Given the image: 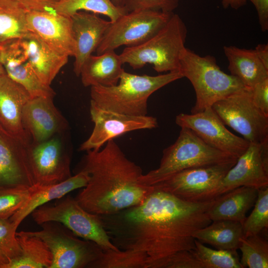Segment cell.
<instances>
[{"label":"cell","instance_id":"8fae6325","mask_svg":"<svg viewBox=\"0 0 268 268\" xmlns=\"http://www.w3.org/2000/svg\"><path fill=\"white\" fill-rule=\"evenodd\" d=\"M236 162L184 170L150 186L186 201H210L214 199L220 182Z\"/></svg>","mask_w":268,"mask_h":268},{"label":"cell","instance_id":"1f68e13d","mask_svg":"<svg viewBox=\"0 0 268 268\" xmlns=\"http://www.w3.org/2000/svg\"><path fill=\"white\" fill-rule=\"evenodd\" d=\"M147 256L132 249L123 251L103 250L92 264L93 268H146Z\"/></svg>","mask_w":268,"mask_h":268},{"label":"cell","instance_id":"ab89813d","mask_svg":"<svg viewBox=\"0 0 268 268\" xmlns=\"http://www.w3.org/2000/svg\"><path fill=\"white\" fill-rule=\"evenodd\" d=\"M27 11H53L58 0H16Z\"/></svg>","mask_w":268,"mask_h":268},{"label":"cell","instance_id":"4dcf8cb0","mask_svg":"<svg viewBox=\"0 0 268 268\" xmlns=\"http://www.w3.org/2000/svg\"><path fill=\"white\" fill-rule=\"evenodd\" d=\"M195 247L190 251L203 268H243L237 250H214L195 239Z\"/></svg>","mask_w":268,"mask_h":268},{"label":"cell","instance_id":"ac0fdd59","mask_svg":"<svg viewBox=\"0 0 268 268\" xmlns=\"http://www.w3.org/2000/svg\"><path fill=\"white\" fill-rule=\"evenodd\" d=\"M31 98L23 86L6 73L0 76V128L26 146L31 139L24 128L22 116Z\"/></svg>","mask_w":268,"mask_h":268},{"label":"cell","instance_id":"7a4b0ae2","mask_svg":"<svg viewBox=\"0 0 268 268\" xmlns=\"http://www.w3.org/2000/svg\"><path fill=\"white\" fill-rule=\"evenodd\" d=\"M80 170L88 182L75 198L87 211L99 216L116 214L141 203L153 190L141 184V168L128 159L114 139L87 151Z\"/></svg>","mask_w":268,"mask_h":268},{"label":"cell","instance_id":"83f0119b","mask_svg":"<svg viewBox=\"0 0 268 268\" xmlns=\"http://www.w3.org/2000/svg\"><path fill=\"white\" fill-rule=\"evenodd\" d=\"M16 236L20 253L6 268H51L52 255L42 240L24 231L16 232Z\"/></svg>","mask_w":268,"mask_h":268},{"label":"cell","instance_id":"7c38bea8","mask_svg":"<svg viewBox=\"0 0 268 268\" xmlns=\"http://www.w3.org/2000/svg\"><path fill=\"white\" fill-rule=\"evenodd\" d=\"M61 134L41 142H31L26 147L34 185L59 183L72 176L70 154L60 136Z\"/></svg>","mask_w":268,"mask_h":268},{"label":"cell","instance_id":"e575fe53","mask_svg":"<svg viewBox=\"0 0 268 268\" xmlns=\"http://www.w3.org/2000/svg\"><path fill=\"white\" fill-rule=\"evenodd\" d=\"M17 229L9 219H0V268H6L20 253Z\"/></svg>","mask_w":268,"mask_h":268},{"label":"cell","instance_id":"9a60e30c","mask_svg":"<svg viewBox=\"0 0 268 268\" xmlns=\"http://www.w3.org/2000/svg\"><path fill=\"white\" fill-rule=\"evenodd\" d=\"M242 186L257 190L268 187V141L249 143L220 182L214 199Z\"/></svg>","mask_w":268,"mask_h":268},{"label":"cell","instance_id":"2e32d148","mask_svg":"<svg viewBox=\"0 0 268 268\" xmlns=\"http://www.w3.org/2000/svg\"><path fill=\"white\" fill-rule=\"evenodd\" d=\"M28 30L57 53L73 57L75 43L70 17L53 11H27Z\"/></svg>","mask_w":268,"mask_h":268},{"label":"cell","instance_id":"8992f818","mask_svg":"<svg viewBox=\"0 0 268 268\" xmlns=\"http://www.w3.org/2000/svg\"><path fill=\"white\" fill-rule=\"evenodd\" d=\"M179 71L188 78L195 91L196 100L191 113L203 111L245 87L236 77L223 72L210 55L201 56L185 47L179 60Z\"/></svg>","mask_w":268,"mask_h":268},{"label":"cell","instance_id":"e0dca14e","mask_svg":"<svg viewBox=\"0 0 268 268\" xmlns=\"http://www.w3.org/2000/svg\"><path fill=\"white\" fill-rule=\"evenodd\" d=\"M54 98H31L25 105L22 120L31 142L39 143L66 131L68 123L56 107Z\"/></svg>","mask_w":268,"mask_h":268},{"label":"cell","instance_id":"ffe728a7","mask_svg":"<svg viewBox=\"0 0 268 268\" xmlns=\"http://www.w3.org/2000/svg\"><path fill=\"white\" fill-rule=\"evenodd\" d=\"M26 147L0 128V188L34 185Z\"/></svg>","mask_w":268,"mask_h":268},{"label":"cell","instance_id":"9c48e42d","mask_svg":"<svg viewBox=\"0 0 268 268\" xmlns=\"http://www.w3.org/2000/svg\"><path fill=\"white\" fill-rule=\"evenodd\" d=\"M225 125L249 143L268 141V117L253 102L251 88L244 87L211 107Z\"/></svg>","mask_w":268,"mask_h":268},{"label":"cell","instance_id":"30bf717a","mask_svg":"<svg viewBox=\"0 0 268 268\" xmlns=\"http://www.w3.org/2000/svg\"><path fill=\"white\" fill-rule=\"evenodd\" d=\"M173 12L153 10H134L112 22L96 50L97 55L122 46L139 45L155 35Z\"/></svg>","mask_w":268,"mask_h":268},{"label":"cell","instance_id":"cb8c5ba5","mask_svg":"<svg viewBox=\"0 0 268 268\" xmlns=\"http://www.w3.org/2000/svg\"><path fill=\"white\" fill-rule=\"evenodd\" d=\"M258 190L245 186L239 187L214 199L208 215L212 221L229 220L243 224L247 211L254 206Z\"/></svg>","mask_w":268,"mask_h":268},{"label":"cell","instance_id":"4316f807","mask_svg":"<svg viewBox=\"0 0 268 268\" xmlns=\"http://www.w3.org/2000/svg\"><path fill=\"white\" fill-rule=\"evenodd\" d=\"M193 237L216 249L237 250L240 239L243 237L242 224L229 220L212 221L208 225L196 231Z\"/></svg>","mask_w":268,"mask_h":268},{"label":"cell","instance_id":"d4e9b609","mask_svg":"<svg viewBox=\"0 0 268 268\" xmlns=\"http://www.w3.org/2000/svg\"><path fill=\"white\" fill-rule=\"evenodd\" d=\"M119 55L108 51L97 55H91L84 62L80 72L85 87L116 85L124 70Z\"/></svg>","mask_w":268,"mask_h":268},{"label":"cell","instance_id":"bcb514c9","mask_svg":"<svg viewBox=\"0 0 268 268\" xmlns=\"http://www.w3.org/2000/svg\"></svg>","mask_w":268,"mask_h":268},{"label":"cell","instance_id":"74e56055","mask_svg":"<svg viewBox=\"0 0 268 268\" xmlns=\"http://www.w3.org/2000/svg\"><path fill=\"white\" fill-rule=\"evenodd\" d=\"M178 0H125L124 6L128 12L153 10L173 12L178 6Z\"/></svg>","mask_w":268,"mask_h":268},{"label":"cell","instance_id":"60d3db41","mask_svg":"<svg viewBox=\"0 0 268 268\" xmlns=\"http://www.w3.org/2000/svg\"><path fill=\"white\" fill-rule=\"evenodd\" d=\"M250 1L257 12L259 23L262 31L268 30V0H246Z\"/></svg>","mask_w":268,"mask_h":268},{"label":"cell","instance_id":"b9f144b4","mask_svg":"<svg viewBox=\"0 0 268 268\" xmlns=\"http://www.w3.org/2000/svg\"><path fill=\"white\" fill-rule=\"evenodd\" d=\"M255 50L261 62L268 68V45L267 44H258Z\"/></svg>","mask_w":268,"mask_h":268},{"label":"cell","instance_id":"4fadbf2b","mask_svg":"<svg viewBox=\"0 0 268 268\" xmlns=\"http://www.w3.org/2000/svg\"><path fill=\"white\" fill-rule=\"evenodd\" d=\"M175 122L181 128L193 131L210 146L237 159L250 143L229 131L212 107L194 114H179Z\"/></svg>","mask_w":268,"mask_h":268},{"label":"cell","instance_id":"ba28073f","mask_svg":"<svg viewBox=\"0 0 268 268\" xmlns=\"http://www.w3.org/2000/svg\"><path fill=\"white\" fill-rule=\"evenodd\" d=\"M40 225L39 231L26 232L47 245L52 255L51 268H91L103 250L93 242L78 238L58 222L47 221Z\"/></svg>","mask_w":268,"mask_h":268},{"label":"cell","instance_id":"3957f363","mask_svg":"<svg viewBox=\"0 0 268 268\" xmlns=\"http://www.w3.org/2000/svg\"><path fill=\"white\" fill-rule=\"evenodd\" d=\"M183 78L179 71L150 76L123 71L118 83L111 86L90 87V103L98 107L131 116H145L150 96L164 86Z\"/></svg>","mask_w":268,"mask_h":268},{"label":"cell","instance_id":"7bdbcfd3","mask_svg":"<svg viewBox=\"0 0 268 268\" xmlns=\"http://www.w3.org/2000/svg\"><path fill=\"white\" fill-rule=\"evenodd\" d=\"M246 2V0H221L222 5L224 8L231 7L238 9L244 6Z\"/></svg>","mask_w":268,"mask_h":268},{"label":"cell","instance_id":"603a6c76","mask_svg":"<svg viewBox=\"0 0 268 268\" xmlns=\"http://www.w3.org/2000/svg\"><path fill=\"white\" fill-rule=\"evenodd\" d=\"M89 179L88 174L79 170L62 182L48 185H33L29 187L30 195L23 206L10 218L18 228L23 220L38 207L54 200H58L77 189L84 188Z\"/></svg>","mask_w":268,"mask_h":268},{"label":"cell","instance_id":"52a82bcc","mask_svg":"<svg viewBox=\"0 0 268 268\" xmlns=\"http://www.w3.org/2000/svg\"><path fill=\"white\" fill-rule=\"evenodd\" d=\"M38 224L62 223L79 238L95 243L103 250H120L112 242L101 217L84 209L75 198L66 195L54 204H45L31 214Z\"/></svg>","mask_w":268,"mask_h":268},{"label":"cell","instance_id":"836d02e7","mask_svg":"<svg viewBox=\"0 0 268 268\" xmlns=\"http://www.w3.org/2000/svg\"><path fill=\"white\" fill-rule=\"evenodd\" d=\"M254 208L242 224L243 236L259 234L268 228V187L258 190Z\"/></svg>","mask_w":268,"mask_h":268},{"label":"cell","instance_id":"f1b7e54d","mask_svg":"<svg viewBox=\"0 0 268 268\" xmlns=\"http://www.w3.org/2000/svg\"><path fill=\"white\" fill-rule=\"evenodd\" d=\"M27 11L16 0H0V45L27 34Z\"/></svg>","mask_w":268,"mask_h":268},{"label":"cell","instance_id":"44dd1931","mask_svg":"<svg viewBox=\"0 0 268 268\" xmlns=\"http://www.w3.org/2000/svg\"><path fill=\"white\" fill-rule=\"evenodd\" d=\"M18 40L0 45V63L5 73L23 86L31 98H54V90L51 86L43 83L37 76L19 45Z\"/></svg>","mask_w":268,"mask_h":268},{"label":"cell","instance_id":"d590c367","mask_svg":"<svg viewBox=\"0 0 268 268\" xmlns=\"http://www.w3.org/2000/svg\"><path fill=\"white\" fill-rule=\"evenodd\" d=\"M29 187L0 188V219H9L23 206L30 195Z\"/></svg>","mask_w":268,"mask_h":268},{"label":"cell","instance_id":"7402d4cb","mask_svg":"<svg viewBox=\"0 0 268 268\" xmlns=\"http://www.w3.org/2000/svg\"><path fill=\"white\" fill-rule=\"evenodd\" d=\"M18 42L37 76L43 83L50 86L67 63L68 57L57 53L30 32L19 39Z\"/></svg>","mask_w":268,"mask_h":268},{"label":"cell","instance_id":"f546056e","mask_svg":"<svg viewBox=\"0 0 268 268\" xmlns=\"http://www.w3.org/2000/svg\"><path fill=\"white\" fill-rule=\"evenodd\" d=\"M54 10L68 17L81 11L102 14L112 22L128 12L125 7L116 6L111 0H58Z\"/></svg>","mask_w":268,"mask_h":268},{"label":"cell","instance_id":"f35d334b","mask_svg":"<svg viewBox=\"0 0 268 268\" xmlns=\"http://www.w3.org/2000/svg\"><path fill=\"white\" fill-rule=\"evenodd\" d=\"M251 90L253 103L268 117V78L256 84Z\"/></svg>","mask_w":268,"mask_h":268},{"label":"cell","instance_id":"5bb4252c","mask_svg":"<svg viewBox=\"0 0 268 268\" xmlns=\"http://www.w3.org/2000/svg\"><path fill=\"white\" fill-rule=\"evenodd\" d=\"M90 113L94 126L89 137L80 145V151L98 150L108 140L128 132L158 126L155 117L121 114L101 108L92 103Z\"/></svg>","mask_w":268,"mask_h":268},{"label":"cell","instance_id":"8d00e7d4","mask_svg":"<svg viewBox=\"0 0 268 268\" xmlns=\"http://www.w3.org/2000/svg\"><path fill=\"white\" fill-rule=\"evenodd\" d=\"M146 268H203V267L190 251L185 250L148 261Z\"/></svg>","mask_w":268,"mask_h":268},{"label":"cell","instance_id":"484cf974","mask_svg":"<svg viewBox=\"0 0 268 268\" xmlns=\"http://www.w3.org/2000/svg\"><path fill=\"white\" fill-rule=\"evenodd\" d=\"M223 50L228 61L230 74L238 78L245 87L251 88L268 78V68L261 62L255 49L225 46Z\"/></svg>","mask_w":268,"mask_h":268},{"label":"cell","instance_id":"5b68a950","mask_svg":"<svg viewBox=\"0 0 268 268\" xmlns=\"http://www.w3.org/2000/svg\"><path fill=\"white\" fill-rule=\"evenodd\" d=\"M187 32L182 19L173 13L155 35L139 45L126 47L119 56L123 64L134 69L148 64L158 72L179 71L180 56L185 47Z\"/></svg>","mask_w":268,"mask_h":268},{"label":"cell","instance_id":"ee69618b","mask_svg":"<svg viewBox=\"0 0 268 268\" xmlns=\"http://www.w3.org/2000/svg\"><path fill=\"white\" fill-rule=\"evenodd\" d=\"M112 2L117 6L124 7L125 0H111Z\"/></svg>","mask_w":268,"mask_h":268},{"label":"cell","instance_id":"6da1fadb","mask_svg":"<svg viewBox=\"0 0 268 268\" xmlns=\"http://www.w3.org/2000/svg\"><path fill=\"white\" fill-rule=\"evenodd\" d=\"M213 201H186L153 188L141 203L125 209L119 246L144 253L147 262L193 250L194 234L211 222Z\"/></svg>","mask_w":268,"mask_h":268},{"label":"cell","instance_id":"f6af8a7d","mask_svg":"<svg viewBox=\"0 0 268 268\" xmlns=\"http://www.w3.org/2000/svg\"><path fill=\"white\" fill-rule=\"evenodd\" d=\"M5 73V70L3 67L1 66V65L0 63V76L4 74Z\"/></svg>","mask_w":268,"mask_h":268},{"label":"cell","instance_id":"277c9868","mask_svg":"<svg viewBox=\"0 0 268 268\" xmlns=\"http://www.w3.org/2000/svg\"><path fill=\"white\" fill-rule=\"evenodd\" d=\"M237 160L206 144L191 130L181 128L175 142L164 149L159 167L142 174L138 181L150 186L184 170Z\"/></svg>","mask_w":268,"mask_h":268},{"label":"cell","instance_id":"d6a6232c","mask_svg":"<svg viewBox=\"0 0 268 268\" xmlns=\"http://www.w3.org/2000/svg\"><path fill=\"white\" fill-rule=\"evenodd\" d=\"M239 249L243 268H268V243L259 234L241 238Z\"/></svg>","mask_w":268,"mask_h":268},{"label":"cell","instance_id":"d6986e66","mask_svg":"<svg viewBox=\"0 0 268 268\" xmlns=\"http://www.w3.org/2000/svg\"><path fill=\"white\" fill-rule=\"evenodd\" d=\"M70 17L75 43L73 71L79 76L84 62L96 51L111 22L98 14L84 11H78Z\"/></svg>","mask_w":268,"mask_h":268}]
</instances>
